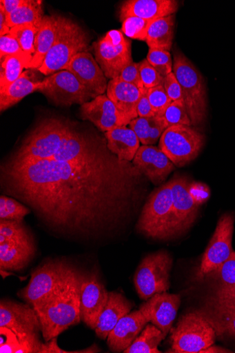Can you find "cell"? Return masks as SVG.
Returning <instances> with one entry per match:
<instances>
[{
	"label": "cell",
	"instance_id": "cell-45",
	"mask_svg": "<svg viewBox=\"0 0 235 353\" xmlns=\"http://www.w3.org/2000/svg\"><path fill=\"white\" fill-rule=\"evenodd\" d=\"M128 125L136 133L141 143L143 145H148L151 118L138 117L133 119Z\"/></svg>",
	"mask_w": 235,
	"mask_h": 353
},
{
	"label": "cell",
	"instance_id": "cell-23",
	"mask_svg": "<svg viewBox=\"0 0 235 353\" xmlns=\"http://www.w3.org/2000/svg\"><path fill=\"white\" fill-rule=\"evenodd\" d=\"M148 323L149 321L140 310L132 312L121 318L107 339L110 350L114 352H123Z\"/></svg>",
	"mask_w": 235,
	"mask_h": 353
},
{
	"label": "cell",
	"instance_id": "cell-30",
	"mask_svg": "<svg viewBox=\"0 0 235 353\" xmlns=\"http://www.w3.org/2000/svg\"><path fill=\"white\" fill-rule=\"evenodd\" d=\"M210 310L205 312L214 327L216 336L224 334L235 339V308L211 303Z\"/></svg>",
	"mask_w": 235,
	"mask_h": 353
},
{
	"label": "cell",
	"instance_id": "cell-41",
	"mask_svg": "<svg viewBox=\"0 0 235 353\" xmlns=\"http://www.w3.org/2000/svg\"><path fill=\"white\" fill-rule=\"evenodd\" d=\"M140 72L145 88L150 89L163 84L164 77L151 65L147 59L140 62Z\"/></svg>",
	"mask_w": 235,
	"mask_h": 353
},
{
	"label": "cell",
	"instance_id": "cell-5",
	"mask_svg": "<svg viewBox=\"0 0 235 353\" xmlns=\"http://www.w3.org/2000/svg\"><path fill=\"white\" fill-rule=\"evenodd\" d=\"M89 41L86 32L78 23L58 16L55 41L38 70L47 77L65 70L76 54L87 52Z\"/></svg>",
	"mask_w": 235,
	"mask_h": 353
},
{
	"label": "cell",
	"instance_id": "cell-21",
	"mask_svg": "<svg viewBox=\"0 0 235 353\" xmlns=\"http://www.w3.org/2000/svg\"><path fill=\"white\" fill-rule=\"evenodd\" d=\"M132 163L156 186L162 185L175 169L170 158L154 145L141 146Z\"/></svg>",
	"mask_w": 235,
	"mask_h": 353
},
{
	"label": "cell",
	"instance_id": "cell-15",
	"mask_svg": "<svg viewBox=\"0 0 235 353\" xmlns=\"http://www.w3.org/2000/svg\"><path fill=\"white\" fill-rule=\"evenodd\" d=\"M173 212L171 221V239L186 233L194 223L199 203L192 194L190 183L185 176L172 179Z\"/></svg>",
	"mask_w": 235,
	"mask_h": 353
},
{
	"label": "cell",
	"instance_id": "cell-19",
	"mask_svg": "<svg viewBox=\"0 0 235 353\" xmlns=\"http://www.w3.org/2000/svg\"><path fill=\"white\" fill-rule=\"evenodd\" d=\"M181 302L179 295L167 292L157 294L143 303L140 310L149 323L156 326L166 336L172 329Z\"/></svg>",
	"mask_w": 235,
	"mask_h": 353
},
{
	"label": "cell",
	"instance_id": "cell-34",
	"mask_svg": "<svg viewBox=\"0 0 235 353\" xmlns=\"http://www.w3.org/2000/svg\"><path fill=\"white\" fill-rule=\"evenodd\" d=\"M39 30V28L34 25H21L12 28L10 35L18 41L25 53L32 57L36 52L35 43Z\"/></svg>",
	"mask_w": 235,
	"mask_h": 353
},
{
	"label": "cell",
	"instance_id": "cell-43",
	"mask_svg": "<svg viewBox=\"0 0 235 353\" xmlns=\"http://www.w3.org/2000/svg\"><path fill=\"white\" fill-rule=\"evenodd\" d=\"M117 78L123 82L132 84L141 89H145L141 77L140 63L132 61L127 64Z\"/></svg>",
	"mask_w": 235,
	"mask_h": 353
},
{
	"label": "cell",
	"instance_id": "cell-49",
	"mask_svg": "<svg viewBox=\"0 0 235 353\" xmlns=\"http://www.w3.org/2000/svg\"><path fill=\"white\" fill-rule=\"evenodd\" d=\"M166 130L167 128L161 117L155 116L151 118L148 145H154L159 141L161 136Z\"/></svg>",
	"mask_w": 235,
	"mask_h": 353
},
{
	"label": "cell",
	"instance_id": "cell-12",
	"mask_svg": "<svg viewBox=\"0 0 235 353\" xmlns=\"http://www.w3.org/2000/svg\"><path fill=\"white\" fill-rule=\"evenodd\" d=\"M95 59L106 77L110 80L133 61L131 42L121 30H111L93 43Z\"/></svg>",
	"mask_w": 235,
	"mask_h": 353
},
{
	"label": "cell",
	"instance_id": "cell-18",
	"mask_svg": "<svg viewBox=\"0 0 235 353\" xmlns=\"http://www.w3.org/2000/svg\"><path fill=\"white\" fill-rule=\"evenodd\" d=\"M80 114L82 119L90 121L104 133L116 127L127 126L130 123L108 97L107 94L99 95L82 105Z\"/></svg>",
	"mask_w": 235,
	"mask_h": 353
},
{
	"label": "cell",
	"instance_id": "cell-16",
	"mask_svg": "<svg viewBox=\"0 0 235 353\" xmlns=\"http://www.w3.org/2000/svg\"><path fill=\"white\" fill-rule=\"evenodd\" d=\"M109 294L96 272L83 273L81 285V317L92 330L96 329L99 318L106 307Z\"/></svg>",
	"mask_w": 235,
	"mask_h": 353
},
{
	"label": "cell",
	"instance_id": "cell-1",
	"mask_svg": "<svg viewBox=\"0 0 235 353\" xmlns=\"http://www.w3.org/2000/svg\"><path fill=\"white\" fill-rule=\"evenodd\" d=\"M147 180L110 150L107 139L75 161L10 157L0 169L3 195L30 209L49 234L93 246L117 236L138 214Z\"/></svg>",
	"mask_w": 235,
	"mask_h": 353
},
{
	"label": "cell",
	"instance_id": "cell-32",
	"mask_svg": "<svg viewBox=\"0 0 235 353\" xmlns=\"http://www.w3.org/2000/svg\"><path fill=\"white\" fill-rule=\"evenodd\" d=\"M165 338L163 332L154 325H146L135 341L124 353H161L159 345Z\"/></svg>",
	"mask_w": 235,
	"mask_h": 353
},
{
	"label": "cell",
	"instance_id": "cell-52",
	"mask_svg": "<svg viewBox=\"0 0 235 353\" xmlns=\"http://www.w3.org/2000/svg\"><path fill=\"white\" fill-rule=\"evenodd\" d=\"M11 28L8 26L7 17L3 11L0 10V37L10 34Z\"/></svg>",
	"mask_w": 235,
	"mask_h": 353
},
{
	"label": "cell",
	"instance_id": "cell-36",
	"mask_svg": "<svg viewBox=\"0 0 235 353\" xmlns=\"http://www.w3.org/2000/svg\"><path fill=\"white\" fill-rule=\"evenodd\" d=\"M152 21L132 17L122 22L121 31L127 38L146 42L149 27Z\"/></svg>",
	"mask_w": 235,
	"mask_h": 353
},
{
	"label": "cell",
	"instance_id": "cell-20",
	"mask_svg": "<svg viewBox=\"0 0 235 353\" xmlns=\"http://www.w3.org/2000/svg\"><path fill=\"white\" fill-rule=\"evenodd\" d=\"M37 252L32 234L0 241V268L2 271L20 272L28 266Z\"/></svg>",
	"mask_w": 235,
	"mask_h": 353
},
{
	"label": "cell",
	"instance_id": "cell-37",
	"mask_svg": "<svg viewBox=\"0 0 235 353\" xmlns=\"http://www.w3.org/2000/svg\"><path fill=\"white\" fill-rule=\"evenodd\" d=\"M205 277L216 281L218 288L235 285V252L232 253L225 262L209 273Z\"/></svg>",
	"mask_w": 235,
	"mask_h": 353
},
{
	"label": "cell",
	"instance_id": "cell-26",
	"mask_svg": "<svg viewBox=\"0 0 235 353\" xmlns=\"http://www.w3.org/2000/svg\"><path fill=\"white\" fill-rule=\"evenodd\" d=\"M110 150L121 160L132 162L141 142L136 133L127 126H120L105 133Z\"/></svg>",
	"mask_w": 235,
	"mask_h": 353
},
{
	"label": "cell",
	"instance_id": "cell-25",
	"mask_svg": "<svg viewBox=\"0 0 235 353\" xmlns=\"http://www.w3.org/2000/svg\"><path fill=\"white\" fill-rule=\"evenodd\" d=\"M132 308V303L124 296L115 292H110L106 307L101 314L94 330L96 335L102 340H107L119 321L129 314Z\"/></svg>",
	"mask_w": 235,
	"mask_h": 353
},
{
	"label": "cell",
	"instance_id": "cell-17",
	"mask_svg": "<svg viewBox=\"0 0 235 353\" xmlns=\"http://www.w3.org/2000/svg\"><path fill=\"white\" fill-rule=\"evenodd\" d=\"M65 70L76 77L90 91L93 99L107 92L108 78L91 53L83 52L76 54Z\"/></svg>",
	"mask_w": 235,
	"mask_h": 353
},
{
	"label": "cell",
	"instance_id": "cell-2",
	"mask_svg": "<svg viewBox=\"0 0 235 353\" xmlns=\"http://www.w3.org/2000/svg\"><path fill=\"white\" fill-rule=\"evenodd\" d=\"M83 273L80 270L50 296L32 306L41 321L45 342L81 323V285Z\"/></svg>",
	"mask_w": 235,
	"mask_h": 353
},
{
	"label": "cell",
	"instance_id": "cell-29",
	"mask_svg": "<svg viewBox=\"0 0 235 353\" xmlns=\"http://www.w3.org/2000/svg\"><path fill=\"white\" fill-rule=\"evenodd\" d=\"M40 85L41 81H32L28 71L23 72L18 80L0 91V110L3 112L17 105L27 95L37 92Z\"/></svg>",
	"mask_w": 235,
	"mask_h": 353
},
{
	"label": "cell",
	"instance_id": "cell-42",
	"mask_svg": "<svg viewBox=\"0 0 235 353\" xmlns=\"http://www.w3.org/2000/svg\"><path fill=\"white\" fill-rule=\"evenodd\" d=\"M8 56L32 58L23 51L18 41L10 34L0 37V58L3 59Z\"/></svg>",
	"mask_w": 235,
	"mask_h": 353
},
{
	"label": "cell",
	"instance_id": "cell-35",
	"mask_svg": "<svg viewBox=\"0 0 235 353\" xmlns=\"http://www.w3.org/2000/svg\"><path fill=\"white\" fill-rule=\"evenodd\" d=\"M31 212L30 209L17 199L3 194L0 196V220L21 222Z\"/></svg>",
	"mask_w": 235,
	"mask_h": 353
},
{
	"label": "cell",
	"instance_id": "cell-14",
	"mask_svg": "<svg viewBox=\"0 0 235 353\" xmlns=\"http://www.w3.org/2000/svg\"><path fill=\"white\" fill-rule=\"evenodd\" d=\"M234 216L227 213L218 220L216 229L204 253L199 270L198 279L205 276L225 262L234 252L232 245Z\"/></svg>",
	"mask_w": 235,
	"mask_h": 353
},
{
	"label": "cell",
	"instance_id": "cell-27",
	"mask_svg": "<svg viewBox=\"0 0 235 353\" xmlns=\"http://www.w3.org/2000/svg\"><path fill=\"white\" fill-rule=\"evenodd\" d=\"M57 28L58 16L44 17L36 38V52L32 56L29 69L39 70L41 67L55 41Z\"/></svg>",
	"mask_w": 235,
	"mask_h": 353
},
{
	"label": "cell",
	"instance_id": "cell-40",
	"mask_svg": "<svg viewBox=\"0 0 235 353\" xmlns=\"http://www.w3.org/2000/svg\"><path fill=\"white\" fill-rule=\"evenodd\" d=\"M147 96L156 116L158 117L162 116L172 103L164 89L163 84L147 89Z\"/></svg>",
	"mask_w": 235,
	"mask_h": 353
},
{
	"label": "cell",
	"instance_id": "cell-11",
	"mask_svg": "<svg viewBox=\"0 0 235 353\" xmlns=\"http://www.w3.org/2000/svg\"><path fill=\"white\" fill-rule=\"evenodd\" d=\"M205 144V137L191 126L174 125L161 136L159 149L175 166L182 168L197 157Z\"/></svg>",
	"mask_w": 235,
	"mask_h": 353
},
{
	"label": "cell",
	"instance_id": "cell-22",
	"mask_svg": "<svg viewBox=\"0 0 235 353\" xmlns=\"http://www.w3.org/2000/svg\"><path fill=\"white\" fill-rule=\"evenodd\" d=\"M179 4L176 0H127L119 9V19L136 17L154 21L175 14Z\"/></svg>",
	"mask_w": 235,
	"mask_h": 353
},
{
	"label": "cell",
	"instance_id": "cell-9",
	"mask_svg": "<svg viewBox=\"0 0 235 353\" xmlns=\"http://www.w3.org/2000/svg\"><path fill=\"white\" fill-rule=\"evenodd\" d=\"M171 331L172 345L167 352L201 353L214 345L216 337L214 327L203 311L183 315Z\"/></svg>",
	"mask_w": 235,
	"mask_h": 353
},
{
	"label": "cell",
	"instance_id": "cell-53",
	"mask_svg": "<svg viewBox=\"0 0 235 353\" xmlns=\"http://www.w3.org/2000/svg\"><path fill=\"white\" fill-rule=\"evenodd\" d=\"M216 353V352H232L230 350L223 348L218 346H213V345L208 348L203 350L201 353Z\"/></svg>",
	"mask_w": 235,
	"mask_h": 353
},
{
	"label": "cell",
	"instance_id": "cell-47",
	"mask_svg": "<svg viewBox=\"0 0 235 353\" xmlns=\"http://www.w3.org/2000/svg\"><path fill=\"white\" fill-rule=\"evenodd\" d=\"M163 87L172 102L183 101L181 85L174 72L164 77Z\"/></svg>",
	"mask_w": 235,
	"mask_h": 353
},
{
	"label": "cell",
	"instance_id": "cell-3",
	"mask_svg": "<svg viewBox=\"0 0 235 353\" xmlns=\"http://www.w3.org/2000/svg\"><path fill=\"white\" fill-rule=\"evenodd\" d=\"M173 205L172 181L170 180L151 192L137 221V232L148 239L170 240Z\"/></svg>",
	"mask_w": 235,
	"mask_h": 353
},
{
	"label": "cell",
	"instance_id": "cell-28",
	"mask_svg": "<svg viewBox=\"0 0 235 353\" xmlns=\"http://www.w3.org/2000/svg\"><path fill=\"white\" fill-rule=\"evenodd\" d=\"M175 14L152 21L146 43L150 49L170 51L174 39Z\"/></svg>",
	"mask_w": 235,
	"mask_h": 353
},
{
	"label": "cell",
	"instance_id": "cell-39",
	"mask_svg": "<svg viewBox=\"0 0 235 353\" xmlns=\"http://www.w3.org/2000/svg\"><path fill=\"white\" fill-rule=\"evenodd\" d=\"M146 59L163 77L173 72L174 61L170 51L150 48Z\"/></svg>",
	"mask_w": 235,
	"mask_h": 353
},
{
	"label": "cell",
	"instance_id": "cell-33",
	"mask_svg": "<svg viewBox=\"0 0 235 353\" xmlns=\"http://www.w3.org/2000/svg\"><path fill=\"white\" fill-rule=\"evenodd\" d=\"M31 61L30 57L21 56H8L1 59L0 91L18 80L23 73V70L29 69Z\"/></svg>",
	"mask_w": 235,
	"mask_h": 353
},
{
	"label": "cell",
	"instance_id": "cell-24",
	"mask_svg": "<svg viewBox=\"0 0 235 353\" xmlns=\"http://www.w3.org/2000/svg\"><path fill=\"white\" fill-rule=\"evenodd\" d=\"M146 90L116 78L109 81L106 93L121 114L130 123L139 117L138 105Z\"/></svg>",
	"mask_w": 235,
	"mask_h": 353
},
{
	"label": "cell",
	"instance_id": "cell-46",
	"mask_svg": "<svg viewBox=\"0 0 235 353\" xmlns=\"http://www.w3.org/2000/svg\"><path fill=\"white\" fill-rule=\"evenodd\" d=\"M210 302L221 306L235 308V285L218 288Z\"/></svg>",
	"mask_w": 235,
	"mask_h": 353
},
{
	"label": "cell",
	"instance_id": "cell-10",
	"mask_svg": "<svg viewBox=\"0 0 235 353\" xmlns=\"http://www.w3.org/2000/svg\"><path fill=\"white\" fill-rule=\"evenodd\" d=\"M173 263L172 255L164 250L145 256L134 276L136 292L142 300L147 301L170 290Z\"/></svg>",
	"mask_w": 235,
	"mask_h": 353
},
{
	"label": "cell",
	"instance_id": "cell-6",
	"mask_svg": "<svg viewBox=\"0 0 235 353\" xmlns=\"http://www.w3.org/2000/svg\"><path fill=\"white\" fill-rule=\"evenodd\" d=\"M173 72L181 85L192 125L203 123L207 114V92L203 76L181 51L174 52Z\"/></svg>",
	"mask_w": 235,
	"mask_h": 353
},
{
	"label": "cell",
	"instance_id": "cell-44",
	"mask_svg": "<svg viewBox=\"0 0 235 353\" xmlns=\"http://www.w3.org/2000/svg\"><path fill=\"white\" fill-rule=\"evenodd\" d=\"M1 342H0V352L19 353L21 345L17 335L7 327H0Z\"/></svg>",
	"mask_w": 235,
	"mask_h": 353
},
{
	"label": "cell",
	"instance_id": "cell-4",
	"mask_svg": "<svg viewBox=\"0 0 235 353\" xmlns=\"http://www.w3.org/2000/svg\"><path fill=\"white\" fill-rule=\"evenodd\" d=\"M0 327H7L17 335L19 353H40L43 344L40 336L42 326L36 310L29 304L1 300Z\"/></svg>",
	"mask_w": 235,
	"mask_h": 353
},
{
	"label": "cell",
	"instance_id": "cell-50",
	"mask_svg": "<svg viewBox=\"0 0 235 353\" xmlns=\"http://www.w3.org/2000/svg\"><path fill=\"white\" fill-rule=\"evenodd\" d=\"M137 111L139 117L152 118L156 116L148 99L147 89L142 95L138 105Z\"/></svg>",
	"mask_w": 235,
	"mask_h": 353
},
{
	"label": "cell",
	"instance_id": "cell-7",
	"mask_svg": "<svg viewBox=\"0 0 235 353\" xmlns=\"http://www.w3.org/2000/svg\"><path fill=\"white\" fill-rule=\"evenodd\" d=\"M72 124L69 120L50 117L38 123L19 149L10 157L16 159H52Z\"/></svg>",
	"mask_w": 235,
	"mask_h": 353
},
{
	"label": "cell",
	"instance_id": "cell-13",
	"mask_svg": "<svg viewBox=\"0 0 235 353\" xmlns=\"http://www.w3.org/2000/svg\"><path fill=\"white\" fill-rule=\"evenodd\" d=\"M39 92L56 106L83 105L93 100L90 91L68 70H61L41 81Z\"/></svg>",
	"mask_w": 235,
	"mask_h": 353
},
{
	"label": "cell",
	"instance_id": "cell-31",
	"mask_svg": "<svg viewBox=\"0 0 235 353\" xmlns=\"http://www.w3.org/2000/svg\"><path fill=\"white\" fill-rule=\"evenodd\" d=\"M44 17L41 1L26 0L22 6L7 16V22L10 28L28 24L40 28Z\"/></svg>",
	"mask_w": 235,
	"mask_h": 353
},
{
	"label": "cell",
	"instance_id": "cell-38",
	"mask_svg": "<svg viewBox=\"0 0 235 353\" xmlns=\"http://www.w3.org/2000/svg\"><path fill=\"white\" fill-rule=\"evenodd\" d=\"M159 117L161 118L167 128L181 125L192 126L191 120L183 101L172 102L163 115Z\"/></svg>",
	"mask_w": 235,
	"mask_h": 353
},
{
	"label": "cell",
	"instance_id": "cell-51",
	"mask_svg": "<svg viewBox=\"0 0 235 353\" xmlns=\"http://www.w3.org/2000/svg\"><path fill=\"white\" fill-rule=\"evenodd\" d=\"M26 0H1L0 1V10L3 11L6 17L22 6Z\"/></svg>",
	"mask_w": 235,
	"mask_h": 353
},
{
	"label": "cell",
	"instance_id": "cell-8",
	"mask_svg": "<svg viewBox=\"0 0 235 353\" xmlns=\"http://www.w3.org/2000/svg\"><path fill=\"white\" fill-rule=\"evenodd\" d=\"M79 270L68 260L50 259L32 272L28 284L18 296L32 307L50 296L61 284Z\"/></svg>",
	"mask_w": 235,
	"mask_h": 353
},
{
	"label": "cell",
	"instance_id": "cell-48",
	"mask_svg": "<svg viewBox=\"0 0 235 353\" xmlns=\"http://www.w3.org/2000/svg\"><path fill=\"white\" fill-rule=\"evenodd\" d=\"M57 337L51 339L48 342L43 343L40 353H93L99 352L101 350L96 344H93L90 347L85 350L76 351H67L60 348L57 344Z\"/></svg>",
	"mask_w": 235,
	"mask_h": 353
}]
</instances>
